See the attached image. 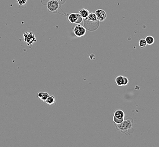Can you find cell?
Wrapping results in <instances>:
<instances>
[{
    "label": "cell",
    "mask_w": 159,
    "mask_h": 147,
    "mask_svg": "<svg viewBox=\"0 0 159 147\" xmlns=\"http://www.w3.org/2000/svg\"><path fill=\"white\" fill-rule=\"evenodd\" d=\"M23 40L29 47H31L37 41L36 38L34 33L31 31L25 32L23 34Z\"/></svg>",
    "instance_id": "1"
},
{
    "label": "cell",
    "mask_w": 159,
    "mask_h": 147,
    "mask_svg": "<svg viewBox=\"0 0 159 147\" xmlns=\"http://www.w3.org/2000/svg\"><path fill=\"white\" fill-rule=\"evenodd\" d=\"M133 123V121L132 119L130 120H124L121 123L117 124V128L121 132L126 133V131L129 130L132 128Z\"/></svg>",
    "instance_id": "2"
},
{
    "label": "cell",
    "mask_w": 159,
    "mask_h": 147,
    "mask_svg": "<svg viewBox=\"0 0 159 147\" xmlns=\"http://www.w3.org/2000/svg\"><path fill=\"white\" fill-rule=\"evenodd\" d=\"M73 31L76 36L81 37L85 35L86 28L80 24H77V25L74 27Z\"/></svg>",
    "instance_id": "3"
},
{
    "label": "cell",
    "mask_w": 159,
    "mask_h": 147,
    "mask_svg": "<svg viewBox=\"0 0 159 147\" xmlns=\"http://www.w3.org/2000/svg\"><path fill=\"white\" fill-rule=\"evenodd\" d=\"M68 19L71 23L80 24L83 20V18L78 13H72L69 15Z\"/></svg>",
    "instance_id": "4"
},
{
    "label": "cell",
    "mask_w": 159,
    "mask_h": 147,
    "mask_svg": "<svg viewBox=\"0 0 159 147\" xmlns=\"http://www.w3.org/2000/svg\"><path fill=\"white\" fill-rule=\"evenodd\" d=\"M47 8L50 12H56L59 8V2L56 0H50L47 3Z\"/></svg>",
    "instance_id": "5"
},
{
    "label": "cell",
    "mask_w": 159,
    "mask_h": 147,
    "mask_svg": "<svg viewBox=\"0 0 159 147\" xmlns=\"http://www.w3.org/2000/svg\"><path fill=\"white\" fill-rule=\"evenodd\" d=\"M97 16V19L100 22H103L107 18V13L102 10V9H98L95 11V12Z\"/></svg>",
    "instance_id": "6"
},
{
    "label": "cell",
    "mask_w": 159,
    "mask_h": 147,
    "mask_svg": "<svg viewBox=\"0 0 159 147\" xmlns=\"http://www.w3.org/2000/svg\"><path fill=\"white\" fill-rule=\"evenodd\" d=\"M113 116L120 119H124L125 113L122 110H117L114 113Z\"/></svg>",
    "instance_id": "7"
},
{
    "label": "cell",
    "mask_w": 159,
    "mask_h": 147,
    "mask_svg": "<svg viewBox=\"0 0 159 147\" xmlns=\"http://www.w3.org/2000/svg\"><path fill=\"white\" fill-rule=\"evenodd\" d=\"M89 11L87 9H81L79 11V14L80 15V16L83 19H86L87 18V17L89 15Z\"/></svg>",
    "instance_id": "8"
},
{
    "label": "cell",
    "mask_w": 159,
    "mask_h": 147,
    "mask_svg": "<svg viewBox=\"0 0 159 147\" xmlns=\"http://www.w3.org/2000/svg\"><path fill=\"white\" fill-rule=\"evenodd\" d=\"M116 82L118 86H123L124 84V76L120 75L116 78Z\"/></svg>",
    "instance_id": "9"
},
{
    "label": "cell",
    "mask_w": 159,
    "mask_h": 147,
    "mask_svg": "<svg viewBox=\"0 0 159 147\" xmlns=\"http://www.w3.org/2000/svg\"><path fill=\"white\" fill-rule=\"evenodd\" d=\"M37 96H38V98H40L42 101H45L48 98L49 95L47 92H39Z\"/></svg>",
    "instance_id": "10"
},
{
    "label": "cell",
    "mask_w": 159,
    "mask_h": 147,
    "mask_svg": "<svg viewBox=\"0 0 159 147\" xmlns=\"http://www.w3.org/2000/svg\"><path fill=\"white\" fill-rule=\"evenodd\" d=\"M48 105H51L54 104L56 102V98H55L52 96V95H49L48 98L46 100V101H45Z\"/></svg>",
    "instance_id": "11"
},
{
    "label": "cell",
    "mask_w": 159,
    "mask_h": 147,
    "mask_svg": "<svg viewBox=\"0 0 159 147\" xmlns=\"http://www.w3.org/2000/svg\"><path fill=\"white\" fill-rule=\"evenodd\" d=\"M87 20L89 21H92V22H95L96 21H98L97 19V16L96 15L95 12H91L89 14L87 18Z\"/></svg>",
    "instance_id": "12"
},
{
    "label": "cell",
    "mask_w": 159,
    "mask_h": 147,
    "mask_svg": "<svg viewBox=\"0 0 159 147\" xmlns=\"http://www.w3.org/2000/svg\"><path fill=\"white\" fill-rule=\"evenodd\" d=\"M147 45H152L155 42L154 37L152 36H148L145 38Z\"/></svg>",
    "instance_id": "13"
},
{
    "label": "cell",
    "mask_w": 159,
    "mask_h": 147,
    "mask_svg": "<svg viewBox=\"0 0 159 147\" xmlns=\"http://www.w3.org/2000/svg\"><path fill=\"white\" fill-rule=\"evenodd\" d=\"M139 47L141 48H145L147 46V44L145 38H142V39H140L139 40Z\"/></svg>",
    "instance_id": "14"
},
{
    "label": "cell",
    "mask_w": 159,
    "mask_h": 147,
    "mask_svg": "<svg viewBox=\"0 0 159 147\" xmlns=\"http://www.w3.org/2000/svg\"><path fill=\"white\" fill-rule=\"evenodd\" d=\"M113 121L116 124H120V123L123 122V121H124V119L117 118H116V117H115L113 116Z\"/></svg>",
    "instance_id": "15"
},
{
    "label": "cell",
    "mask_w": 159,
    "mask_h": 147,
    "mask_svg": "<svg viewBox=\"0 0 159 147\" xmlns=\"http://www.w3.org/2000/svg\"><path fill=\"white\" fill-rule=\"evenodd\" d=\"M17 2L20 6H23L27 3V0H17Z\"/></svg>",
    "instance_id": "16"
},
{
    "label": "cell",
    "mask_w": 159,
    "mask_h": 147,
    "mask_svg": "<svg viewBox=\"0 0 159 147\" xmlns=\"http://www.w3.org/2000/svg\"><path fill=\"white\" fill-rule=\"evenodd\" d=\"M128 83H129L128 78L124 76V84H123V86H126V85L128 84Z\"/></svg>",
    "instance_id": "17"
},
{
    "label": "cell",
    "mask_w": 159,
    "mask_h": 147,
    "mask_svg": "<svg viewBox=\"0 0 159 147\" xmlns=\"http://www.w3.org/2000/svg\"><path fill=\"white\" fill-rule=\"evenodd\" d=\"M89 57H90V59H91V60H95V56L93 54H91Z\"/></svg>",
    "instance_id": "18"
},
{
    "label": "cell",
    "mask_w": 159,
    "mask_h": 147,
    "mask_svg": "<svg viewBox=\"0 0 159 147\" xmlns=\"http://www.w3.org/2000/svg\"><path fill=\"white\" fill-rule=\"evenodd\" d=\"M56 1H57L59 2H61V3L62 2V3H63L65 0H56Z\"/></svg>",
    "instance_id": "19"
}]
</instances>
